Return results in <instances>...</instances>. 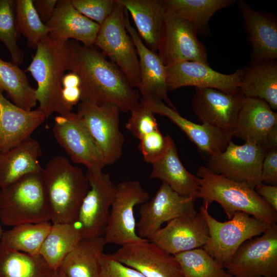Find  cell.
Here are the masks:
<instances>
[{"label":"cell","instance_id":"obj_6","mask_svg":"<svg viewBox=\"0 0 277 277\" xmlns=\"http://www.w3.org/2000/svg\"><path fill=\"white\" fill-rule=\"evenodd\" d=\"M209 205L204 201L199 210L209 234L203 249L225 268L245 241L262 234L271 225L242 212H236L227 221L220 222L209 213Z\"/></svg>","mask_w":277,"mask_h":277},{"label":"cell","instance_id":"obj_25","mask_svg":"<svg viewBox=\"0 0 277 277\" xmlns=\"http://www.w3.org/2000/svg\"><path fill=\"white\" fill-rule=\"evenodd\" d=\"M249 33L252 52L250 64L277 58V21L274 16L254 10L246 2L238 1Z\"/></svg>","mask_w":277,"mask_h":277},{"label":"cell","instance_id":"obj_5","mask_svg":"<svg viewBox=\"0 0 277 277\" xmlns=\"http://www.w3.org/2000/svg\"><path fill=\"white\" fill-rule=\"evenodd\" d=\"M51 220L41 172L26 175L0 189V221L5 226Z\"/></svg>","mask_w":277,"mask_h":277},{"label":"cell","instance_id":"obj_40","mask_svg":"<svg viewBox=\"0 0 277 277\" xmlns=\"http://www.w3.org/2000/svg\"><path fill=\"white\" fill-rule=\"evenodd\" d=\"M81 13L100 26L108 18L116 5V0H70Z\"/></svg>","mask_w":277,"mask_h":277},{"label":"cell","instance_id":"obj_18","mask_svg":"<svg viewBox=\"0 0 277 277\" xmlns=\"http://www.w3.org/2000/svg\"><path fill=\"white\" fill-rule=\"evenodd\" d=\"M244 95L239 91L228 94L209 88H195L191 106L202 124L215 127L233 137Z\"/></svg>","mask_w":277,"mask_h":277},{"label":"cell","instance_id":"obj_38","mask_svg":"<svg viewBox=\"0 0 277 277\" xmlns=\"http://www.w3.org/2000/svg\"><path fill=\"white\" fill-rule=\"evenodd\" d=\"M18 31L14 0H0V41L9 51L12 63L21 65L24 53L17 44Z\"/></svg>","mask_w":277,"mask_h":277},{"label":"cell","instance_id":"obj_14","mask_svg":"<svg viewBox=\"0 0 277 277\" xmlns=\"http://www.w3.org/2000/svg\"><path fill=\"white\" fill-rule=\"evenodd\" d=\"M52 131L71 162L85 166L87 171H103L106 165L102 153L76 113L57 115Z\"/></svg>","mask_w":277,"mask_h":277},{"label":"cell","instance_id":"obj_28","mask_svg":"<svg viewBox=\"0 0 277 277\" xmlns=\"http://www.w3.org/2000/svg\"><path fill=\"white\" fill-rule=\"evenodd\" d=\"M129 12L135 29L145 44L157 53L158 42L166 13L164 0H117Z\"/></svg>","mask_w":277,"mask_h":277},{"label":"cell","instance_id":"obj_1","mask_svg":"<svg viewBox=\"0 0 277 277\" xmlns=\"http://www.w3.org/2000/svg\"><path fill=\"white\" fill-rule=\"evenodd\" d=\"M70 41V71L81 80V101L111 104L121 112H130L140 103L137 92L119 68L93 46Z\"/></svg>","mask_w":277,"mask_h":277},{"label":"cell","instance_id":"obj_7","mask_svg":"<svg viewBox=\"0 0 277 277\" xmlns=\"http://www.w3.org/2000/svg\"><path fill=\"white\" fill-rule=\"evenodd\" d=\"M114 9L100 28L94 45L116 65L133 87L140 83L138 55L125 22V9L117 0Z\"/></svg>","mask_w":277,"mask_h":277},{"label":"cell","instance_id":"obj_32","mask_svg":"<svg viewBox=\"0 0 277 277\" xmlns=\"http://www.w3.org/2000/svg\"><path fill=\"white\" fill-rule=\"evenodd\" d=\"M55 271L40 255L17 251L0 242V277H53Z\"/></svg>","mask_w":277,"mask_h":277},{"label":"cell","instance_id":"obj_46","mask_svg":"<svg viewBox=\"0 0 277 277\" xmlns=\"http://www.w3.org/2000/svg\"><path fill=\"white\" fill-rule=\"evenodd\" d=\"M57 0H33L34 6L44 24H46L51 18Z\"/></svg>","mask_w":277,"mask_h":277},{"label":"cell","instance_id":"obj_2","mask_svg":"<svg viewBox=\"0 0 277 277\" xmlns=\"http://www.w3.org/2000/svg\"><path fill=\"white\" fill-rule=\"evenodd\" d=\"M32 60L26 71L37 82L38 109L45 115L46 121L54 113L65 115L71 112L62 98V80L67 70H70V41H62L49 34L38 43Z\"/></svg>","mask_w":277,"mask_h":277},{"label":"cell","instance_id":"obj_31","mask_svg":"<svg viewBox=\"0 0 277 277\" xmlns=\"http://www.w3.org/2000/svg\"><path fill=\"white\" fill-rule=\"evenodd\" d=\"M235 0H164L166 10L191 24L197 35L209 33V22L215 13L228 7Z\"/></svg>","mask_w":277,"mask_h":277},{"label":"cell","instance_id":"obj_8","mask_svg":"<svg viewBox=\"0 0 277 277\" xmlns=\"http://www.w3.org/2000/svg\"><path fill=\"white\" fill-rule=\"evenodd\" d=\"M150 199L141 183L136 180L121 182L116 190L103 237L106 244L123 246L146 239L136 232L134 210Z\"/></svg>","mask_w":277,"mask_h":277},{"label":"cell","instance_id":"obj_3","mask_svg":"<svg viewBox=\"0 0 277 277\" xmlns=\"http://www.w3.org/2000/svg\"><path fill=\"white\" fill-rule=\"evenodd\" d=\"M52 223H73L90 185L83 170L70 160L58 155L47 162L41 172Z\"/></svg>","mask_w":277,"mask_h":277},{"label":"cell","instance_id":"obj_9","mask_svg":"<svg viewBox=\"0 0 277 277\" xmlns=\"http://www.w3.org/2000/svg\"><path fill=\"white\" fill-rule=\"evenodd\" d=\"M120 110L111 104L79 103L76 113L99 148L106 165L122 155L125 137L120 128Z\"/></svg>","mask_w":277,"mask_h":277},{"label":"cell","instance_id":"obj_16","mask_svg":"<svg viewBox=\"0 0 277 277\" xmlns=\"http://www.w3.org/2000/svg\"><path fill=\"white\" fill-rule=\"evenodd\" d=\"M169 90L186 86L215 89L228 94L240 91L241 69L231 74H224L202 63L183 61L166 66Z\"/></svg>","mask_w":277,"mask_h":277},{"label":"cell","instance_id":"obj_20","mask_svg":"<svg viewBox=\"0 0 277 277\" xmlns=\"http://www.w3.org/2000/svg\"><path fill=\"white\" fill-rule=\"evenodd\" d=\"M125 22L126 30L132 38L138 55L140 77L136 88L140 92L142 98L157 97L169 107L176 109L168 95L166 66L157 53L143 42L135 28L131 25L126 10Z\"/></svg>","mask_w":277,"mask_h":277},{"label":"cell","instance_id":"obj_41","mask_svg":"<svg viewBox=\"0 0 277 277\" xmlns=\"http://www.w3.org/2000/svg\"><path fill=\"white\" fill-rule=\"evenodd\" d=\"M170 137L163 135L159 129L140 139L138 148L145 161L152 165L159 160L166 151Z\"/></svg>","mask_w":277,"mask_h":277},{"label":"cell","instance_id":"obj_11","mask_svg":"<svg viewBox=\"0 0 277 277\" xmlns=\"http://www.w3.org/2000/svg\"><path fill=\"white\" fill-rule=\"evenodd\" d=\"M86 174L90 188L73 224L82 238L103 236L114 197L116 185L110 175L103 171H87Z\"/></svg>","mask_w":277,"mask_h":277},{"label":"cell","instance_id":"obj_29","mask_svg":"<svg viewBox=\"0 0 277 277\" xmlns=\"http://www.w3.org/2000/svg\"><path fill=\"white\" fill-rule=\"evenodd\" d=\"M246 97L258 98L277 109V62L268 60L241 69L239 87Z\"/></svg>","mask_w":277,"mask_h":277},{"label":"cell","instance_id":"obj_35","mask_svg":"<svg viewBox=\"0 0 277 277\" xmlns=\"http://www.w3.org/2000/svg\"><path fill=\"white\" fill-rule=\"evenodd\" d=\"M51 225L47 222L16 225L3 231L0 242L16 251L38 256Z\"/></svg>","mask_w":277,"mask_h":277},{"label":"cell","instance_id":"obj_13","mask_svg":"<svg viewBox=\"0 0 277 277\" xmlns=\"http://www.w3.org/2000/svg\"><path fill=\"white\" fill-rule=\"evenodd\" d=\"M266 152L253 143L245 142L239 145L230 141L223 151L209 157L206 167L216 174L255 188L262 183V165Z\"/></svg>","mask_w":277,"mask_h":277},{"label":"cell","instance_id":"obj_21","mask_svg":"<svg viewBox=\"0 0 277 277\" xmlns=\"http://www.w3.org/2000/svg\"><path fill=\"white\" fill-rule=\"evenodd\" d=\"M141 101L154 114L165 116L183 131L202 152L209 157L223 151L233 137L231 134L205 124H196L183 117L159 98Z\"/></svg>","mask_w":277,"mask_h":277},{"label":"cell","instance_id":"obj_19","mask_svg":"<svg viewBox=\"0 0 277 277\" xmlns=\"http://www.w3.org/2000/svg\"><path fill=\"white\" fill-rule=\"evenodd\" d=\"M209 236L205 220L196 212L168 222L150 241L174 255L203 246Z\"/></svg>","mask_w":277,"mask_h":277},{"label":"cell","instance_id":"obj_39","mask_svg":"<svg viewBox=\"0 0 277 277\" xmlns=\"http://www.w3.org/2000/svg\"><path fill=\"white\" fill-rule=\"evenodd\" d=\"M130 112L125 127L137 139L159 129L155 114L141 101Z\"/></svg>","mask_w":277,"mask_h":277},{"label":"cell","instance_id":"obj_47","mask_svg":"<svg viewBox=\"0 0 277 277\" xmlns=\"http://www.w3.org/2000/svg\"><path fill=\"white\" fill-rule=\"evenodd\" d=\"M53 277H67L62 272L59 270H57Z\"/></svg>","mask_w":277,"mask_h":277},{"label":"cell","instance_id":"obj_42","mask_svg":"<svg viewBox=\"0 0 277 277\" xmlns=\"http://www.w3.org/2000/svg\"><path fill=\"white\" fill-rule=\"evenodd\" d=\"M81 80L75 72L70 71L65 74L62 80V98L67 108L70 112L74 106L81 102Z\"/></svg>","mask_w":277,"mask_h":277},{"label":"cell","instance_id":"obj_33","mask_svg":"<svg viewBox=\"0 0 277 277\" xmlns=\"http://www.w3.org/2000/svg\"><path fill=\"white\" fill-rule=\"evenodd\" d=\"M81 239L73 223H52L39 255L51 269L56 271Z\"/></svg>","mask_w":277,"mask_h":277},{"label":"cell","instance_id":"obj_36","mask_svg":"<svg viewBox=\"0 0 277 277\" xmlns=\"http://www.w3.org/2000/svg\"><path fill=\"white\" fill-rule=\"evenodd\" d=\"M174 256L183 277H233L203 249L196 248Z\"/></svg>","mask_w":277,"mask_h":277},{"label":"cell","instance_id":"obj_17","mask_svg":"<svg viewBox=\"0 0 277 277\" xmlns=\"http://www.w3.org/2000/svg\"><path fill=\"white\" fill-rule=\"evenodd\" d=\"M110 254L145 277H183L175 257L148 240L121 246Z\"/></svg>","mask_w":277,"mask_h":277},{"label":"cell","instance_id":"obj_24","mask_svg":"<svg viewBox=\"0 0 277 277\" xmlns=\"http://www.w3.org/2000/svg\"><path fill=\"white\" fill-rule=\"evenodd\" d=\"M49 35L59 41L71 38L84 46L94 45L100 25L77 10L70 0H58L50 20L46 24Z\"/></svg>","mask_w":277,"mask_h":277},{"label":"cell","instance_id":"obj_27","mask_svg":"<svg viewBox=\"0 0 277 277\" xmlns=\"http://www.w3.org/2000/svg\"><path fill=\"white\" fill-rule=\"evenodd\" d=\"M152 166L151 178L160 180L180 195L197 199L200 179L184 166L171 137L164 155Z\"/></svg>","mask_w":277,"mask_h":277},{"label":"cell","instance_id":"obj_44","mask_svg":"<svg viewBox=\"0 0 277 277\" xmlns=\"http://www.w3.org/2000/svg\"><path fill=\"white\" fill-rule=\"evenodd\" d=\"M262 183L277 185V148L267 150L265 154L261 170Z\"/></svg>","mask_w":277,"mask_h":277},{"label":"cell","instance_id":"obj_26","mask_svg":"<svg viewBox=\"0 0 277 277\" xmlns=\"http://www.w3.org/2000/svg\"><path fill=\"white\" fill-rule=\"evenodd\" d=\"M42 150L37 140L30 137L15 147L0 153V189L26 175L41 173Z\"/></svg>","mask_w":277,"mask_h":277},{"label":"cell","instance_id":"obj_48","mask_svg":"<svg viewBox=\"0 0 277 277\" xmlns=\"http://www.w3.org/2000/svg\"><path fill=\"white\" fill-rule=\"evenodd\" d=\"M3 231H4L3 230L2 228V227H1V226L0 225V237L1 236Z\"/></svg>","mask_w":277,"mask_h":277},{"label":"cell","instance_id":"obj_12","mask_svg":"<svg viewBox=\"0 0 277 277\" xmlns=\"http://www.w3.org/2000/svg\"><path fill=\"white\" fill-rule=\"evenodd\" d=\"M225 268L233 277H277V225L245 241Z\"/></svg>","mask_w":277,"mask_h":277},{"label":"cell","instance_id":"obj_10","mask_svg":"<svg viewBox=\"0 0 277 277\" xmlns=\"http://www.w3.org/2000/svg\"><path fill=\"white\" fill-rule=\"evenodd\" d=\"M157 53L166 66L183 61L209 65L206 47L192 26L167 11L161 29Z\"/></svg>","mask_w":277,"mask_h":277},{"label":"cell","instance_id":"obj_22","mask_svg":"<svg viewBox=\"0 0 277 277\" xmlns=\"http://www.w3.org/2000/svg\"><path fill=\"white\" fill-rule=\"evenodd\" d=\"M277 126V113L265 101L243 96L233 137L258 144L266 150L268 135Z\"/></svg>","mask_w":277,"mask_h":277},{"label":"cell","instance_id":"obj_37","mask_svg":"<svg viewBox=\"0 0 277 277\" xmlns=\"http://www.w3.org/2000/svg\"><path fill=\"white\" fill-rule=\"evenodd\" d=\"M15 3L18 31L27 38L30 48H36L38 43L49 35L50 29L39 17L33 0H16Z\"/></svg>","mask_w":277,"mask_h":277},{"label":"cell","instance_id":"obj_43","mask_svg":"<svg viewBox=\"0 0 277 277\" xmlns=\"http://www.w3.org/2000/svg\"><path fill=\"white\" fill-rule=\"evenodd\" d=\"M99 277H145L135 269L127 266L103 253L100 259Z\"/></svg>","mask_w":277,"mask_h":277},{"label":"cell","instance_id":"obj_30","mask_svg":"<svg viewBox=\"0 0 277 277\" xmlns=\"http://www.w3.org/2000/svg\"><path fill=\"white\" fill-rule=\"evenodd\" d=\"M104 238H82L65 257L58 269L67 277H99Z\"/></svg>","mask_w":277,"mask_h":277},{"label":"cell","instance_id":"obj_23","mask_svg":"<svg viewBox=\"0 0 277 277\" xmlns=\"http://www.w3.org/2000/svg\"><path fill=\"white\" fill-rule=\"evenodd\" d=\"M46 121L38 108L23 109L8 101L0 91V153L30 137Z\"/></svg>","mask_w":277,"mask_h":277},{"label":"cell","instance_id":"obj_4","mask_svg":"<svg viewBox=\"0 0 277 277\" xmlns=\"http://www.w3.org/2000/svg\"><path fill=\"white\" fill-rule=\"evenodd\" d=\"M196 175L200 184L197 199L209 205L217 203L229 220L236 212H242L270 225L276 224L277 212L246 183L216 174L204 166L199 168Z\"/></svg>","mask_w":277,"mask_h":277},{"label":"cell","instance_id":"obj_15","mask_svg":"<svg viewBox=\"0 0 277 277\" xmlns=\"http://www.w3.org/2000/svg\"><path fill=\"white\" fill-rule=\"evenodd\" d=\"M195 200L180 195L163 183L154 195L140 207V219L136 223L137 235L150 241L164 223L196 213Z\"/></svg>","mask_w":277,"mask_h":277},{"label":"cell","instance_id":"obj_34","mask_svg":"<svg viewBox=\"0 0 277 277\" xmlns=\"http://www.w3.org/2000/svg\"><path fill=\"white\" fill-rule=\"evenodd\" d=\"M0 91H5L13 104L26 110H31L37 102L36 89L30 84L25 71L1 58Z\"/></svg>","mask_w":277,"mask_h":277},{"label":"cell","instance_id":"obj_45","mask_svg":"<svg viewBox=\"0 0 277 277\" xmlns=\"http://www.w3.org/2000/svg\"><path fill=\"white\" fill-rule=\"evenodd\" d=\"M256 193L277 212V185H266L261 183L254 188Z\"/></svg>","mask_w":277,"mask_h":277}]
</instances>
